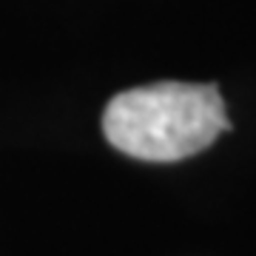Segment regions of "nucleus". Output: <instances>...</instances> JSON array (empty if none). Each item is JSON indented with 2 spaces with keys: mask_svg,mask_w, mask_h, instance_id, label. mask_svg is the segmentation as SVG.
Returning <instances> with one entry per match:
<instances>
[{
  "mask_svg": "<svg viewBox=\"0 0 256 256\" xmlns=\"http://www.w3.org/2000/svg\"><path fill=\"white\" fill-rule=\"evenodd\" d=\"M230 128L214 82H151L114 94L102 111L111 146L146 162H176L214 146Z\"/></svg>",
  "mask_w": 256,
  "mask_h": 256,
  "instance_id": "obj_1",
  "label": "nucleus"
}]
</instances>
